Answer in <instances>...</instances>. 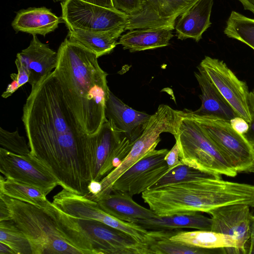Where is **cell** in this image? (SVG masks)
Listing matches in <instances>:
<instances>
[{
	"label": "cell",
	"mask_w": 254,
	"mask_h": 254,
	"mask_svg": "<svg viewBox=\"0 0 254 254\" xmlns=\"http://www.w3.org/2000/svg\"><path fill=\"white\" fill-rule=\"evenodd\" d=\"M22 120L30 154L48 169L63 189L88 195L95 135L85 133L78 125L54 71L32 87Z\"/></svg>",
	"instance_id": "6da1fadb"
},
{
	"label": "cell",
	"mask_w": 254,
	"mask_h": 254,
	"mask_svg": "<svg viewBox=\"0 0 254 254\" xmlns=\"http://www.w3.org/2000/svg\"><path fill=\"white\" fill-rule=\"evenodd\" d=\"M57 53L54 71L65 102L83 131L93 135L107 120L108 74L100 66L95 53L66 37Z\"/></svg>",
	"instance_id": "7a4b0ae2"
},
{
	"label": "cell",
	"mask_w": 254,
	"mask_h": 254,
	"mask_svg": "<svg viewBox=\"0 0 254 254\" xmlns=\"http://www.w3.org/2000/svg\"><path fill=\"white\" fill-rule=\"evenodd\" d=\"M141 197L159 216L194 212L208 213L230 204L254 207V186L224 181L220 176L148 189Z\"/></svg>",
	"instance_id": "3957f363"
},
{
	"label": "cell",
	"mask_w": 254,
	"mask_h": 254,
	"mask_svg": "<svg viewBox=\"0 0 254 254\" xmlns=\"http://www.w3.org/2000/svg\"><path fill=\"white\" fill-rule=\"evenodd\" d=\"M0 197L6 203L11 220L28 239L32 254H81L44 210L1 192Z\"/></svg>",
	"instance_id": "277c9868"
},
{
	"label": "cell",
	"mask_w": 254,
	"mask_h": 254,
	"mask_svg": "<svg viewBox=\"0 0 254 254\" xmlns=\"http://www.w3.org/2000/svg\"><path fill=\"white\" fill-rule=\"evenodd\" d=\"M175 139L183 163L211 174L232 177L237 175L238 173L200 126L191 119L183 118Z\"/></svg>",
	"instance_id": "5b68a950"
},
{
	"label": "cell",
	"mask_w": 254,
	"mask_h": 254,
	"mask_svg": "<svg viewBox=\"0 0 254 254\" xmlns=\"http://www.w3.org/2000/svg\"><path fill=\"white\" fill-rule=\"evenodd\" d=\"M56 216L79 231L95 254H151L146 243L101 222L72 217L55 206Z\"/></svg>",
	"instance_id": "8992f818"
},
{
	"label": "cell",
	"mask_w": 254,
	"mask_h": 254,
	"mask_svg": "<svg viewBox=\"0 0 254 254\" xmlns=\"http://www.w3.org/2000/svg\"><path fill=\"white\" fill-rule=\"evenodd\" d=\"M186 116L198 124L237 173L254 170V147L243 134L236 131L230 121L210 116L194 114L185 109Z\"/></svg>",
	"instance_id": "52a82bcc"
},
{
	"label": "cell",
	"mask_w": 254,
	"mask_h": 254,
	"mask_svg": "<svg viewBox=\"0 0 254 254\" xmlns=\"http://www.w3.org/2000/svg\"><path fill=\"white\" fill-rule=\"evenodd\" d=\"M63 21L69 30L113 31L124 27L128 15L117 9L108 8L83 0H66L61 3Z\"/></svg>",
	"instance_id": "ba28073f"
},
{
	"label": "cell",
	"mask_w": 254,
	"mask_h": 254,
	"mask_svg": "<svg viewBox=\"0 0 254 254\" xmlns=\"http://www.w3.org/2000/svg\"><path fill=\"white\" fill-rule=\"evenodd\" d=\"M53 203L63 212L75 218L97 220L121 230L146 243L149 231L138 225L125 222L105 212L98 203L86 196L63 189L53 196Z\"/></svg>",
	"instance_id": "9c48e42d"
},
{
	"label": "cell",
	"mask_w": 254,
	"mask_h": 254,
	"mask_svg": "<svg viewBox=\"0 0 254 254\" xmlns=\"http://www.w3.org/2000/svg\"><path fill=\"white\" fill-rule=\"evenodd\" d=\"M198 66L238 115L249 123L252 117L250 92L246 83L240 80L226 64L219 59L205 56Z\"/></svg>",
	"instance_id": "30bf717a"
},
{
	"label": "cell",
	"mask_w": 254,
	"mask_h": 254,
	"mask_svg": "<svg viewBox=\"0 0 254 254\" xmlns=\"http://www.w3.org/2000/svg\"><path fill=\"white\" fill-rule=\"evenodd\" d=\"M95 135L94 164L93 180L99 182L118 167L131 150V142L106 120Z\"/></svg>",
	"instance_id": "8fae6325"
},
{
	"label": "cell",
	"mask_w": 254,
	"mask_h": 254,
	"mask_svg": "<svg viewBox=\"0 0 254 254\" xmlns=\"http://www.w3.org/2000/svg\"><path fill=\"white\" fill-rule=\"evenodd\" d=\"M0 171L6 178L34 187L46 196L59 182L38 159L30 154L20 155L0 148Z\"/></svg>",
	"instance_id": "7c38bea8"
},
{
	"label": "cell",
	"mask_w": 254,
	"mask_h": 254,
	"mask_svg": "<svg viewBox=\"0 0 254 254\" xmlns=\"http://www.w3.org/2000/svg\"><path fill=\"white\" fill-rule=\"evenodd\" d=\"M168 151L167 149L149 151L118 178L113 185L112 191L132 196L148 190L170 170L164 160Z\"/></svg>",
	"instance_id": "4fadbf2b"
},
{
	"label": "cell",
	"mask_w": 254,
	"mask_h": 254,
	"mask_svg": "<svg viewBox=\"0 0 254 254\" xmlns=\"http://www.w3.org/2000/svg\"><path fill=\"white\" fill-rule=\"evenodd\" d=\"M198 0H143L141 10L129 15L125 30L147 28L175 29L177 18Z\"/></svg>",
	"instance_id": "5bb4252c"
},
{
	"label": "cell",
	"mask_w": 254,
	"mask_h": 254,
	"mask_svg": "<svg viewBox=\"0 0 254 254\" xmlns=\"http://www.w3.org/2000/svg\"><path fill=\"white\" fill-rule=\"evenodd\" d=\"M248 205L221 206L208 212L212 220L211 231L229 235L236 240L239 254H247L251 213Z\"/></svg>",
	"instance_id": "9a60e30c"
},
{
	"label": "cell",
	"mask_w": 254,
	"mask_h": 254,
	"mask_svg": "<svg viewBox=\"0 0 254 254\" xmlns=\"http://www.w3.org/2000/svg\"><path fill=\"white\" fill-rule=\"evenodd\" d=\"M151 116L131 108L110 90L106 104V118L112 121L131 142H134L141 135Z\"/></svg>",
	"instance_id": "2e32d148"
},
{
	"label": "cell",
	"mask_w": 254,
	"mask_h": 254,
	"mask_svg": "<svg viewBox=\"0 0 254 254\" xmlns=\"http://www.w3.org/2000/svg\"><path fill=\"white\" fill-rule=\"evenodd\" d=\"M16 59L27 68L29 83L33 87L56 68L58 53L33 35L29 46L17 53Z\"/></svg>",
	"instance_id": "e0dca14e"
},
{
	"label": "cell",
	"mask_w": 254,
	"mask_h": 254,
	"mask_svg": "<svg viewBox=\"0 0 254 254\" xmlns=\"http://www.w3.org/2000/svg\"><path fill=\"white\" fill-rule=\"evenodd\" d=\"M213 5V0H198L183 12L175 27L178 39L191 38L199 42L212 24L210 16Z\"/></svg>",
	"instance_id": "ac0fdd59"
},
{
	"label": "cell",
	"mask_w": 254,
	"mask_h": 254,
	"mask_svg": "<svg viewBox=\"0 0 254 254\" xmlns=\"http://www.w3.org/2000/svg\"><path fill=\"white\" fill-rule=\"evenodd\" d=\"M195 77L199 85L201 104L199 109L191 113L200 116H210L230 121L239 116L231 106L219 92L202 70L197 66Z\"/></svg>",
	"instance_id": "d6986e66"
},
{
	"label": "cell",
	"mask_w": 254,
	"mask_h": 254,
	"mask_svg": "<svg viewBox=\"0 0 254 254\" xmlns=\"http://www.w3.org/2000/svg\"><path fill=\"white\" fill-rule=\"evenodd\" d=\"M96 202L105 212L125 222L134 223L158 216L150 208L141 206L131 196L123 192L113 191Z\"/></svg>",
	"instance_id": "ffe728a7"
},
{
	"label": "cell",
	"mask_w": 254,
	"mask_h": 254,
	"mask_svg": "<svg viewBox=\"0 0 254 254\" xmlns=\"http://www.w3.org/2000/svg\"><path fill=\"white\" fill-rule=\"evenodd\" d=\"M63 22L62 17L57 16L45 7H30L19 11L11 26L16 32L45 36L56 30L59 24Z\"/></svg>",
	"instance_id": "44dd1931"
},
{
	"label": "cell",
	"mask_w": 254,
	"mask_h": 254,
	"mask_svg": "<svg viewBox=\"0 0 254 254\" xmlns=\"http://www.w3.org/2000/svg\"><path fill=\"white\" fill-rule=\"evenodd\" d=\"M133 223L148 231L182 229L192 228L200 230L211 231V218L199 214L198 212L176 214L139 220Z\"/></svg>",
	"instance_id": "7402d4cb"
},
{
	"label": "cell",
	"mask_w": 254,
	"mask_h": 254,
	"mask_svg": "<svg viewBox=\"0 0 254 254\" xmlns=\"http://www.w3.org/2000/svg\"><path fill=\"white\" fill-rule=\"evenodd\" d=\"M169 28H147L129 30L120 38L118 44L124 50L135 52L167 46L173 37Z\"/></svg>",
	"instance_id": "603a6c76"
},
{
	"label": "cell",
	"mask_w": 254,
	"mask_h": 254,
	"mask_svg": "<svg viewBox=\"0 0 254 254\" xmlns=\"http://www.w3.org/2000/svg\"><path fill=\"white\" fill-rule=\"evenodd\" d=\"M182 229L148 231L147 244L151 254H226L224 248L205 249L171 240Z\"/></svg>",
	"instance_id": "cb8c5ba5"
},
{
	"label": "cell",
	"mask_w": 254,
	"mask_h": 254,
	"mask_svg": "<svg viewBox=\"0 0 254 254\" xmlns=\"http://www.w3.org/2000/svg\"><path fill=\"white\" fill-rule=\"evenodd\" d=\"M170 239L191 246L205 249L224 248L226 254H239L237 241L233 237L212 231H180Z\"/></svg>",
	"instance_id": "d4e9b609"
},
{
	"label": "cell",
	"mask_w": 254,
	"mask_h": 254,
	"mask_svg": "<svg viewBox=\"0 0 254 254\" xmlns=\"http://www.w3.org/2000/svg\"><path fill=\"white\" fill-rule=\"evenodd\" d=\"M125 30L124 27L106 32L77 29L69 30L66 38L91 51L98 58L110 54L114 50L118 44L117 40Z\"/></svg>",
	"instance_id": "484cf974"
},
{
	"label": "cell",
	"mask_w": 254,
	"mask_h": 254,
	"mask_svg": "<svg viewBox=\"0 0 254 254\" xmlns=\"http://www.w3.org/2000/svg\"><path fill=\"white\" fill-rule=\"evenodd\" d=\"M1 193L13 199L32 204L40 209L45 207L48 200L39 189L11 179L0 177Z\"/></svg>",
	"instance_id": "4316f807"
},
{
	"label": "cell",
	"mask_w": 254,
	"mask_h": 254,
	"mask_svg": "<svg viewBox=\"0 0 254 254\" xmlns=\"http://www.w3.org/2000/svg\"><path fill=\"white\" fill-rule=\"evenodd\" d=\"M223 32L228 38L238 40L254 51V18L232 11Z\"/></svg>",
	"instance_id": "83f0119b"
},
{
	"label": "cell",
	"mask_w": 254,
	"mask_h": 254,
	"mask_svg": "<svg viewBox=\"0 0 254 254\" xmlns=\"http://www.w3.org/2000/svg\"><path fill=\"white\" fill-rule=\"evenodd\" d=\"M0 242L8 246L15 254H32L28 239L12 220L0 221Z\"/></svg>",
	"instance_id": "f1b7e54d"
},
{
	"label": "cell",
	"mask_w": 254,
	"mask_h": 254,
	"mask_svg": "<svg viewBox=\"0 0 254 254\" xmlns=\"http://www.w3.org/2000/svg\"><path fill=\"white\" fill-rule=\"evenodd\" d=\"M221 175L211 174L202 171L193 167L182 163L174 167L149 189L160 187L163 186L190 181L201 178H210Z\"/></svg>",
	"instance_id": "f546056e"
},
{
	"label": "cell",
	"mask_w": 254,
	"mask_h": 254,
	"mask_svg": "<svg viewBox=\"0 0 254 254\" xmlns=\"http://www.w3.org/2000/svg\"><path fill=\"white\" fill-rule=\"evenodd\" d=\"M0 145L11 152L26 155L30 154V148L24 136H20L18 130L10 132L0 127Z\"/></svg>",
	"instance_id": "4dcf8cb0"
},
{
	"label": "cell",
	"mask_w": 254,
	"mask_h": 254,
	"mask_svg": "<svg viewBox=\"0 0 254 254\" xmlns=\"http://www.w3.org/2000/svg\"><path fill=\"white\" fill-rule=\"evenodd\" d=\"M143 0H112L115 8L129 15L138 12Z\"/></svg>",
	"instance_id": "1f68e13d"
},
{
	"label": "cell",
	"mask_w": 254,
	"mask_h": 254,
	"mask_svg": "<svg viewBox=\"0 0 254 254\" xmlns=\"http://www.w3.org/2000/svg\"><path fill=\"white\" fill-rule=\"evenodd\" d=\"M180 148L178 143L176 141L175 145L166 155L164 160L171 170L174 167L183 163L180 159Z\"/></svg>",
	"instance_id": "d6a6232c"
},
{
	"label": "cell",
	"mask_w": 254,
	"mask_h": 254,
	"mask_svg": "<svg viewBox=\"0 0 254 254\" xmlns=\"http://www.w3.org/2000/svg\"><path fill=\"white\" fill-rule=\"evenodd\" d=\"M232 127L237 132L244 134L248 130L249 127V123L244 118L238 116L232 119L230 121Z\"/></svg>",
	"instance_id": "836d02e7"
},
{
	"label": "cell",
	"mask_w": 254,
	"mask_h": 254,
	"mask_svg": "<svg viewBox=\"0 0 254 254\" xmlns=\"http://www.w3.org/2000/svg\"><path fill=\"white\" fill-rule=\"evenodd\" d=\"M10 76L12 81L7 85L6 90L2 93L1 97L3 98L10 97L21 87L15 76V73H11Z\"/></svg>",
	"instance_id": "e575fe53"
},
{
	"label": "cell",
	"mask_w": 254,
	"mask_h": 254,
	"mask_svg": "<svg viewBox=\"0 0 254 254\" xmlns=\"http://www.w3.org/2000/svg\"><path fill=\"white\" fill-rule=\"evenodd\" d=\"M247 254H254V215L250 221V238L247 247Z\"/></svg>",
	"instance_id": "d590c367"
},
{
	"label": "cell",
	"mask_w": 254,
	"mask_h": 254,
	"mask_svg": "<svg viewBox=\"0 0 254 254\" xmlns=\"http://www.w3.org/2000/svg\"><path fill=\"white\" fill-rule=\"evenodd\" d=\"M252 119L249 123V127L248 131L244 134V137L254 147V112L251 111Z\"/></svg>",
	"instance_id": "8d00e7d4"
},
{
	"label": "cell",
	"mask_w": 254,
	"mask_h": 254,
	"mask_svg": "<svg viewBox=\"0 0 254 254\" xmlns=\"http://www.w3.org/2000/svg\"><path fill=\"white\" fill-rule=\"evenodd\" d=\"M11 220L9 209L3 199L0 197V221Z\"/></svg>",
	"instance_id": "74e56055"
},
{
	"label": "cell",
	"mask_w": 254,
	"mask_h": 254,
	"mask_svg": "<svg viewBox=\"0 0 254 254\" xmlns=\"http://www.w3.org/2000/svg\"><path fill=\"white\" fill-rule=\"evenodd\" d=\"M87 2L100 6L116 9L114 6L112 0H83Z\"/></svg>",
	"instance_id": "f35d334b"
},
{
	"label": "cell",
	"mask_w": 254,
	"mask_h": 254,
	"mask_svg": "<svg viewBox=\"0 0 254 254\" xmlns=\"http://www.w3.org/2000/svg\"><path fill=\"white\" fill-rule=\"evenodd\" d=\"M245 10L250 11L254 15V0H238Z\"/></svg>",
	"instance_id": "ab89813d"
},
{
	"label": "cell",
	"mask_w": 254,
	"mask_h": 254,
	"mask_svg": "<svg viewBox=\"0 0 254 254\" xmlns=\"http://www.w3.org/2000/svg\"><path fill=\"white\" fill-rule=\"evenodd\" d=\"M0 254H15V253L8 246L0 242Z\"/></svg>",
	"instance_id": "60d3db41"
},
{
	"label": "cell",
	"mask_w": 254,
	"mask_h": 254,
	"mask_svg": "<svg viewBox=\"0 0 254 254\" xmlns=\"http://www.w3.org/2000/svg\"><path fill=\"white\" fill-rule=\"evenodd\" d=\"M249 103L251 111L254 112V87L250 92Z\"/></svg>",
	"instance_id": "b9f144b4"
},
{
	"label": "cell",
	"mask_w": 254,
	"mask_h": 254,
	"mask_svg": "<svg viewBox=\"0 0 254 254\" xmlns=\"http://www.w3.org/2000/svg\"><path fill=\"white\" fill-rule=\"evenodd\" d=\"M54 2H59L60 1L61 2H63V1H64L65 0H53Z\"/></svg>",
	"instance_id": "7bdbcfd3"
},
{
	"label": "cell",
	"mask_w": 254,
	"mask_h": 254,
	"mask_svg": "<svg viewBox=\"0 0 254 254\" xmlns=\"http://www.w3.org/2000/svg\"><path fill=\"white\" fill-rule=\"evenodd\" d=\"M252 173H254V170H253V172H252Z\"/></svg>",
	"instance_id": "ee69618b"
}]
</instances>
